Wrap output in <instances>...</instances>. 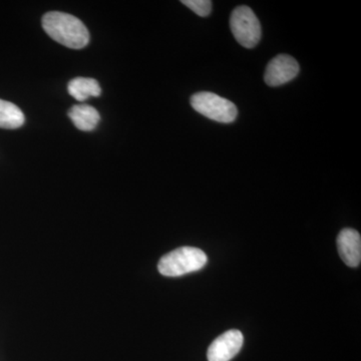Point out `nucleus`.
<instances>
[{
	"instance_id": "obj_1",
	"label": "nucleus",
	"mask_w": 361,
	"mask_h": 361,
	"mask_svg": "<svg viewBox=\"0 0 361 361\" xmlns=\"http://www.w3.org/2000/svg\"><path fill=\"white\" fill-rule=\"evenodd\" d=\"M42 25L52 39L68 49H84L89 44L90 32L87 26L71 14L49 11L42 18Z\"/></svg>"
},
{
	"instance_id": "obj_2",
	"label": "nucleus",
	"mask_w": 361,
	"mask_h": 361,
	"mask_svg": "<svg viewBox=\"0 0 361 361\" xmlns=\"http://www.w3.org/2000/svg\"><path fill=\"white\" fill-rule=\"evenodd\" d=\"M205 252L196 247L184 246L166 254L158 264L164 276L178 277L202 269L207 264Z\"/></svg>"
},
{
	"instance_id": "obj_3",
	"label": "nucleus",
	"mask_w": 361,
	"mask_h": 361,
	"mask_svg": "<svg viewBox=\"0 0 361 361\" xmlns=\"http://www.w3.org/2000/svg\"><path fill=\"white\" fill-rule=\"evenodd\" d=\"M191 106L199 114L222 123H231L238 116L237 106L229 99L210 92H200L191 97Z\"/></svg>"
},
{
	"instance_id": "obj_4",
	"label": "nucleus",
	"mask_w": 361,
	"mask_h": 361,
	"mask_svg": "<svg viewBox=\"0 0 361 361\" xmlns=\"http://www.w3.org/2000/svg\"><path fill=\"white\" fill-rule=\"evenodd\" d=\"M230 27L235 39L246 49H253L260 42L261 25L250 7L235 8L230 18Z\"/></svg>"
},
{
	"instance_id": "obj_5",
	"label": "nucleus",
	"mask_w": 361,
	"mask_h": 361,
	"mask_svg": "<svg viewBox=\"0 0 361 361\" xmlns=\"http://www.w3.org/2000/svg\"><path fill=\"white\" fill-rule=\"evenodd\" d=\"M298 73L299 65L296 59L287 54H279L268 63L264 80L269 87H279L290 82Z\"/></svg>"
},
{
	"instance_id": "obj_6",
	"label": "nucleus",
	"mask_w": 361,
	"mask_h": 361,
	"mask_svg": "<svg viewBox=\"0 0 361 361\" xmlns=\"http://www.w3.org/2000/svg\"><path fill=\"white\" fill-rule=\"evenodd\" d=\"M244 337L237 329L229 330L221 334L211 343L207 357L209 361H230L241 350Z\"/></svg>"
},
{
	"instance_id": "obj_7",
	"label": "nucleus",
	"mask_w": 361,
	"mask_h": 361,
	"mask_svg": "<svg viewBox=\"0 0 361 361\" xmlns=\"http://www.w3.org/2000/svg\"><path fill=\"white\" fill-rule=\"evenodd\" d=\"M339 256L349 267H358L361 261V237L355 229L345 228L337 237Z\"/></svg>"
},
{
	"instance_id": "obj_8",
	"label": "nucleus",
	"mask_w": 361,
	"mask_h": 361,
	"mask_svg": "<svg viewBox=\"0 0 361 361\" xmlns=\"http://www.w3.org/2000/svg\"><path fill=\"white\" fill-rule=\"evenodd\" d=\"M68 116L77 129L84 132H92L99 125L101 116L94 106L87 104H77L68 111Z\"/></svg>"
},
{
	"instance_id": "obj_9",
	"label": "nucleus",
	"mask_w": 361,
	"mask_h": 361,
	"mask_svg": "<svg viewBox=\"0 0 361 361\" xmlns=\"http://www.w3.org/2000/svg\"><path fill=\"white\" fill-rule=\"evenodd\" d=\"M68 94L78 102H84L89 97L101 96L102 89L94 78H75L68 82Z\"/></svg>"
},
{
	"instance_id": "obj_10",
	"label": "nucleus",
	"mask_w": 361,
	"mask_h": 361,
	"mask_svg": "<svg viewBox=\"0 0 361 361\" xmlns=\"http://www.w3.org/2000/svg\"><path fill=\"white\" fill-rule=\"evenodd\" d=\"M25 122L23 111L11 102L0 99V128L14 130L23 127Z\"/></svg>"
},
{
	"instance_id": "obj_11",
	"label": "nucleus",
	"mask_w": 361,
	"mask_h": 361,
	"mask_svg": "<svg viewBox=\"0 0 361 361\" xmlns=\"http://www.w3.org/2000/svg\"><path fill=\"white\" fill-rule=\"evenodd\" d=\"M182 4L202 18H206L212 11V2L210 0H183Z\"/></svg>"
}]
</instances>
